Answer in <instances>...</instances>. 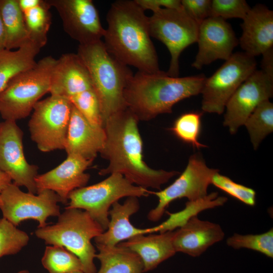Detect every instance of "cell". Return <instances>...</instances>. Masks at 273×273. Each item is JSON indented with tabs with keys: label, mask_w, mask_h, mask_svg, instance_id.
Here are the masks:
<instances>
[{
	"label": "cell",
	"mask_w": 273,
	"mask_h": 273,
	"mask_svg": "<svg viewBox=\"0 0 273 273\" xmlns=\"http://www.w3.org/2000/svg\"><path fill=\"white\" fill-rule=\"evenodd\" d=\"M138 122L128 108L107 119L104 126L106 140L100 153L108 165L99 174L120 173L133 185L160 190L162 185L179 172L154 169L145 163Z\"/></svg>",
	"instance_id": "1"
},
{
	"label": "cell",
	"mask_w": 273,
	"mask_h": 273,
	"mask_svg": "<svg viewBox=\"0 0 273 273\" xmlns=\"http://www.w3.org/2000/svg\"><path fill=\"white\" fill-rule=\"evenodd\" d=\"M103 38L107 50L126 66L138 71H160L158 58L149 31V17L135 0L113 2L107 14Z\"/></svg>",
	"instance_id": "2"
},
{
	"label": "cell",
	"mask_w": 273,
	"mask_h": 273,
	"mask_svg": "<svg viewBox=\"0 0 273 273\" xmlns=\"http://www.w3.org/2000/svg\"><path fill=\"white\" fill-rule=\"evenodd\" d=\"M206 77L203 75L172 77L160 70L138 71L124 91L128 108L141 121L172 112L173 106L186 98L201 94Z\"/></svg>",
	"instance_id": "3"
},
{
	"label": "cell",
	"mask_w": 273,
	"mask_h": 273,
	"mask_svg": "<svg viewBox=\"0 0 273 273\" xmlns=\"http://www.w3.org/2000/svg\"><path fill=\"white\" fill-rule=\"evenodd\" d=\"M77 54L89 73L104 126L108 118L127 108L124 91L133 74L127 66L109 53L102 40L79 44Z\"/></svg>",
	"instance_id": "4"
},
{
	"label": "cell",
	"mask_w": 273,
	"mask_h": 273,
	"mask_svg": "<svg viewBox=\"0 0 273 273\" xmlns=\"http://www.w3.org/2000/svg\"><path fill=\"white\" fill-rule=\"evenodd\" d=\"M56 223L38 228L34 232L46 244L65 247L80 259L84 273H96L94 262L96 251L92 239L104 231L85 211L77 208H65Z\"/></svg>",
	"instance_id": "5"
},
{
	"label": "cell",
	"mask_w": 273,
	"mask_h": 273,
	"mask_svg": "<svg viewBox=\"0 0 273 273\" xmlns=\"http://www.w3.org/2000/svg\"><path fill=\"white\" fill-rule=\"evenodd\" d=\"M57 59L49 56L12 78L0 93V114L5 120L27 117L35 105L50 92L51 77Z\"/></svg>",
	"instance_id": "6"
},
{
	"label": "cell",
	"mask_w": 273,
	"mask_h": 273,
	"mask_svg": "<svg viewBox=\"0 0 273 273\" xmlns=\"http://www.w3.org/2000/svg\"><path fill=\"white\" fill-rule=\"evenodd\" d=\"M151 193L132 184L122 174L114 173L97 184L72 191L65 208L84 210L105 231L109 223L110 207L114 203L125 197H147Z\"/></svg>",
	"instance_id": "7"
},
{
	"label": "cell",
	"mask_w": 273,
	"mask_h": 273,
	"mask_svg": "<svg viewBox=\"0 0 273 273\" xmlns=\"http://www.w3.org/2000/svg\"><path fill=\"white\" fill-rule=\"evenodd\" d=\"M72 108L69 99L53 95L35 105L28 126L38 150H65Z\"/></svg>",
	"instance_id": "8"
},
{
	"label": "cell",
	"mask_w": 273,
	"mask_h": 273,
	"mask_svg": "<svg viewBox=\"0 0 273 273\" xmlns=\"http://www.w3.org/2000/svg\"><path fill=\"white\" fill-rule=\"evenodd\" d=\"M149 26L151 37L161 41L170 54L166 73L178 77L179 56L186 48L197 42L199 24L183 8H161L149 17Z\"/></svg>",
	"instance_id": "9"
},
{
	"label": "cell",
	"mask_w": 273,
	"mask_h": 273,
	"mask_svg": "<svg viewBox=\"0 0 273 273\" xmlns=\"http://www.w3.org/2000/svg\"><path fill=\"white\" fill-rule=\"evenodd\" d=\"M256 65L255 58L245 53H233L210 77L206 78L201 92L203 111L222 114L232 96L256 70Z\"/></svg>",
	"instance_id": "10"
},
{
	"label": "cell",
	"mask_w": 273,
	"mask_h": 273,
	"mask_svg": "<svg viewBox=\"0 0 273 273\" xmlns=\"http://www.w3.org/2000/svg\"><path fill=\"white\" fill-rule=\"evenodd\" d=\"M59 202L60 198L52 190H43L35 195L22 191L12 183L1 194L0 209L3 217L16 226L25 220L33 219L38 222V228H42L47 225L50 216L61 214Z\"/></svg>",
	"instance_id": "11"
},
{
	"label": "cell",
	"mask_w": 273,
	"mask_h": 273,
	"mask_svg": "<svg viewBox=\"0 0 273 273\" xmlns=\"http://www.w3.org/2000/svg\"><path fill=\"white\" fill-rule=\"evenodd\" d=\"M218 169L207 166L203 157L199 154L191 155L184 171L170 185L163 190L152 192L158 199V203L148 213L150 221H159L166 208L177 199L187 198L189 201H195L206 197L209 185Z\"/></svg>",
	"instance_id": "12"
},
{
	"label": "cell",
	"mask_w": 273,
	"mask_h": 273,
	"mask_svg": "<svg viewBox=\"0 0 273 273\" xmlns=\"http://www.w3.org/2000/svg\"><path fill=\"white\" fill-rule=\"evenodd\" d=\"M0 169L18 187H24L29 193L37 194L35 180L38 167L27 161L23 151V131L15 121L0 123Z\"/></svg>",
	"instance_id": "13"
},
{
	"label": "cell",
	"mask_w": 273,
	"mask_h": 273,
	"mask_svg": "<svg viewBox=\"0 0 273 273\" xmlns=\"http://www.w3.org/2000/svg\"><path fill=\"white\" fill-rule=\"evenodd\" d=\"M273 96V78L261 70L254 71L227 102L223 124L235 134L261 103Z\"/></svg>",
	"instance_id": "14"
},
{
	"label": "cell",
	"mask_w": 273,
	"mask_h": 273,
	"mask_svg": "<svg viewBox=\"0 0 273 273\" xmlns=\"http://www.w3.org/2000/svg\"><path fill=\"white\" fill-rule=\"evenodd\" d=\"M54 7L64 31L79 44L93 43L103 38L105 29L92 0H47Z\"/></svg>",
	"instance_id": "15"
},
{
	"label": "cell",
	"mask_w": 273,
	"mask_h": 273,
	"mask_svg": "<svg viewBox=\"0 0 273 273\" xmlns=\"http://www.w3.org/2000/svg\"><path fill=\"white\" fill-rule=\"evenodd\" d=\"M196 42L198 50L192 66L200 69L217 60L230 58L239 40L225 20L210 16L199 25Z\"/></svg>",
	"instance_id": "16"
},
{
	"label": "cell",
	"mask_w": 273,
	"mask_h": 273,
	"mask_svg": "<svg viewBox=\"0 0 273 273\" xmlns=\"http://www.w3.org/2000/svg\"><path fill=\"white\" fill-rule=\"evenodd\" d=\"M92 162L76 155H67L58 166L37 175L35 180L37 192L52 190L58 195L62 203L68 204L70 193L85 187L88 182L90 175L85 171Z\"/></svg>",
	"instance_id": "17"
},
{
	"label": "cell",
	"mask_w": 273,
	"mask_h": 273,
	"mask_svg": "<svg viewBox=\"0 0 273 273\" xmlns=\"http://www.w3.org/2000/svg\"><path fill=\"white\" fill-rule=\"evenodd\" d=\"M224 237V233L219 224L201 220L195 215L174 230L173 245L176 253L198 257Z\"/></svg>",
	"instance_id": "18"
},
{
	"label": "cell",
	"mask_w": 273,
	"mask_h": 273,
	"mask_svg": "<svg viewBox=\"0 0 273 273\" xmlns=\"http://www.w3.org/2000/svg\"><path fill=\"white\" fill-rule=\"evenodd\" d=\"M93 88L88 71L77 54L62 55L52 71L51 95L67 99Z\"/></svg>",
	"instance_id": "19"
},
{
	"label": "cell",
	"mask_w": 273,
	"mask_h": 273,
	"mask_svg": "<svg viewBox=\"0 0 273 273\" xmlns=\"http://www.w3.org/2000/svg\"><path fill=\"white\" fill-rule=\"evenodd\" d=\"M241 26L239 43L243 52L255 58L273 48V11L266 6L251 8Z\"/></svg>",
	"instance_id": "20"
},
{
	"label": "cell",
	"mask_w": 273,
	"mask_h": 273,
	"mask_svg": "<svg viewBox=\"0 0 273 273\" xmlns=\"http://www.w3.org/2000/svg\"><path fill=\"white\" fill-rule=\"evenodd\" d=\"M105 140L104 128L92 125L72 105L65 148L67 155H76L93 161Z\"/></svg>",
	"instance_id": "21"
},
{
	"label": "cell",
	"mask_w": 273,
	"mask_h": 273,
	"mask_svg": "<svg viewBox=\"0 0 273 273\" xmlns=\"http://www.w3.org/2000/svg\"><path fill=\"white\" fill-rule=\"evenodd\" d=\"M112 206L109 211L110 219L107 229L94 238L96 245L115 246L134 236L154 233L153 227L139 229L130 221V217L140 209L138 197H127L123 204L116 202Z\"/></svg>",
	"instance_id": "22"
},
{
	"label": "cell",
	"mask_w": 273,
	"mask_h": 273,
	"mask_svg": "<svg viewBox=\"0 0 273 273\" xmlns=\"http://www.w3.org/2000/svg\"><path fill=\"white\" fill-rule=\"evenodd\" d=\"M174 230L138 235L119 244L136 253L143 262V272H147L174 255Z\"/></svg>",
	"instance_id": "23"
},
{
	"label": "cell",
	"mask_w": 273,
	"mask_h": 273,
	"mask_svg": "<svg viewBox=\"0 0 273 273\" xmlns=\"http://www.w3.org/2000/svg\"><path fill=\"white\" fill-rule=\"evenodd\" d=\"M96 254L101 266L96 273H143V264L135 252L118 244L115 246L96 245Z\"/></svg>",
	"instance_id": "24"
},
{
	"label": "cell",
	"mask_w": 273,
	"mask_h": 273,
	"mask_svg": "<svg viewBox=\"0 0 273 273\" xmlns=\"http://www.w3.org/2000/svg\"><path fill=\"white\" fill-rule=\"evenodd\" d=\"M41 48L30 40L16 51L5 49L0 52V93L12 78L36 64L35 58Z\"/></svg>",
	"instance_id": "25"
},
{
	"label": "cell",
	"mask_w": 273,
	"mask_h": 273,
	"mask_svg": "<svg viewBox=\"0 0 273 273\" xmlns=\"http://www.w3.org/2000/svg\"><path fill=\"white\" fill-rule=\"evenodd\" d=\"M0 14L5 31L6 49H18L30 41L18 0H0Z\"/></svg>",
	"instance_id": "26"
},
{
	"label": "cell",
	"mask_w": 273,
	"mask_h": 273,
	"mask_svg": "<svg viewBox=\"0 0 273 273\" xmlns=\"http://www.w3.org/2000/svg\"><path fill=\"white\" fill-rule=\"evenodd\" d=\"M250 141L256 150L263 139L273 131V104L269 100L259 104L245 121Z\"/></svg>",
	"instance_id": "27"
},
{
	"label": "cell",
	"mask_w": 273,
	"mask_h": 273,
	"mask_svg": "<svg viewBox=\"0 0 273 273\" xmlns=\"http://www.w3.org/2000/svg\"><path fill=\"white\" fill-rule=\"evenodd\" d=\"M227 200L225 197H218L217 192H212L198 200L188 201L184 210L174 213L168 212L169 218L159 225L160 233L173 231L181 226L190 217L196 215L201 210L222 206Z\"/></svg>",
	"instance_id": "28"
},
{
	"label": "cell",
	"mask_w": 273,
	"mask_h": 273,
	"mask_svg": "<svg viewBox=\"0 0 273 273\" xmlns=\"http://www.w3.org/2000/svg\"><path fill=\"white\" fill-rule=\"evenodd\" d=\"M50 6L42 0L37 6L23 13L30 40L42 48L47 42V34L51 24Z\"/></svg>",
	"instance_id": "29"
},
{
	"label": "cell",
	"mask_w": 273,
	"mask_h": 273,
	"mask_svg": "<svg viewBox=\"0 0 273 273\" xmlns=\"http://www.w3.org/2000/svg\"><path fill=\"white\" fill-rule=\"evenodd\" d=\"M41 263L50 273L83 271L82 265L78 257L60 246H47L41 259Z\"/></svg>",
	"instance_id": "30"
},
{
	"label": "cell",
	"mask_w": 273,
	"mask_h": 273,
	"mask_svg": "<svg viewBox=\"0 0 273 273\" xmlns=\"http://www.w3.org/2000/svg\"><path fill=\"white\" fill-rule=\"evenodd\" d=\"M202 115L201 112L195 111L185 113L175 120L170 129L177 138L194 148L206 147L199 141Z\"/></svg>",
	"instance_id": "31"
},
{
	"label": "cell",
	"mask_w": 273,
	"mask_h": 273,
	"mask_svg": "<svg viewBox=\"0 0 273 273\" xmlns=\"http://www.w3.org/2000/svg\"><path fill=\"white\" fill-rule=\"evenodd\" d=\"M228 246L235 249L246 248L273 258V230L260 234L241 235L235 233L226 240Z\"/></svg>",
	"instance_id": "32"
},
{
	"label": "cell",
	"mask_w": 273,
	"mask_h": 273,
	"mask_svg": "<svg viewBox=\"0 0 273 273\" xmlns=\"http://www.w3.org/2000/svg\"><path fill=\"white\" fill-rule=\"evenodd\" d=\"M29 240L28 234L9 221L0 218V258L15 255L25 247Z\"/></svg>",
	"instance_id": "33"
},
{
	"label": "cell",
	"mask_w": 273,
	"mask_h": 273,
	"mask_svg": "<svg viewBox=\"0 0 273 273\" xmlns=\"http://www.w3.org/2000/svg\"><path fill=\"white\" fill-rule=\"evenodd\" d=\"M68 99L90 124L104 128L100 103L93 88L76 94Z\"/></svg>",
	"instance_id": "34"
},
{
	"label": "cell",
	"mask_w": 273,
	"mask_h": 273,
	"mask_svg": "<svg viewBox=\"0 0 273 273\" xmlns=\"http://www.w3.org/2000/svg\"><path fill=\"white\" fill-rule=\"evenodd\" d=\"M211 184L247 205H255L256 192L253 189L238 184L219 172L213 176Z\"/></svg>",
	"instance_id": "35"
},
{
	"label": "cell",
	"mask_w": 273,
	"mask_h": 273,
	"mask_svg": "<svg viewBox=\"0 0 273 273\" xmlns=\"http://www.w3.org/2000/svg\"><path fill=\"white\" fill-rule=\"evenodd\" d=\"M251 7L244 0L211 1L210 16L226 19H243Z\"/></svg>",
	"instance_id": "36"
},
{
	"label": "cell",
	"mask_w": 273,
	"mask_h": 273,
	"mask_svg": "<svg viewBox=\"0 0 273 273\" xmlns=\"http://www.w3.org/2000/svg\"><path fill=\"white\" fill-rule=\"evenodd\" d=\"M181 3L186 13L199 25L210 16L211 1L182 0Z\"/></svg>",
	"instance_id": "37"
},
{
	"label": "cell",
	"mask_w": 273,
	"mask_h": 273,
	"mask_svg": "<svg viewBox=\"0 0 273 273\" xmlns=\"http://www.w3.org/2000/svg\"><path fill=\"white\" fill-rule=\"evenodd\" d=\"M138 5L144 10H151L153 12L161 9L183 8L179 0H135Z\"/></svg>",
	"instance_id": "38"
},
{
	"label": "cell",
	"mask_w": 273,
	"mask_h": 273,
	"mask_svg": "<svg viewBox=\"0 0 273 273\" xmlns=\"http://www.w3.org/2000/svg\"><path fill=\"white\" fill-rule=\"evenodd\" d=\"M261 70L273 78V48L262 55Z\"/></svg>",
	"instance_id": "39"
},
{
	"label": "cell",
	"mask_w": 273,
	"mask_h": 273,
	"mask_svg": "<svg viewBox=\"0 0 273 273\" xmlns=\"http://www.w3.org/2000/svg\"><path fill=\"white\" fill-rule=\"evenodd\" d=\"M19 7L24 12L39 5L42 0H18Z\"/></svg>",
	"instance_id": "40"
},
{
	"label": "cell",
	"mask_w": 273,
	"mask_h": 273,
	"mask_svg": "<svg viewBox=\"0 0 273 273\" xmlns=\"http://www.w3.org/2000/svg\"><path fill=\"white\" fill-rule=\"evenodd\" d=\"M10 177L5 172L0 169V198L4 190L12 183Z\"/></svg>",
	"instance_id": "41"
},
{
	"label": "cell",
	"mask_w": 273,
	"mask_h": 273,
	"mask_svg": "<svg viewBox=\"0 0 273 273\" xmlns=\"http://www.w3.org/2000/svg\"><path fill=\"white\" fill-rule=\"evenodd\" d=\"M6 49V35L5 28L0 14V52Z\"/></svg>",
	"instance_id": "42"
},
{
	"label": "cell",
	"mask_w": 273,
	"mask_h": 273,
	"mask_svg": "<svg viewBox=\"0 0 273 273\" xmlns=\"http://www.w3.org/2000/svg\"><path fill=\"white\" fill-rule=\"evenodd\" d=\"M17 273H29L27 270H22L18 272Z\"/></svg>",
	"instance_id": "43"
},
{
	"label": "cell",
	"mask_w": 273,
	"mask_h": 273,
	"mask_svg": "<svg viewBox=\"0 0 273 273\" xmlns=\"http://www.w3.org/2000/svg\"><path fill=\"white\" fill-rule=\"evenodd\" d=\"M67 273H84L82 271H72V272H69Z\"/></svg>",
	"instance_id": "44"
}]
</instances>
